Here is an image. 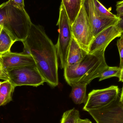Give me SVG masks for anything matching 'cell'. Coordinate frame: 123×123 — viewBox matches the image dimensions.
<instances>
[{"label":"cell","mask_w":123,"mask_h":123,"mask_svg":"<svg viewBox=\"0 0 123 123\" xmlns=\"http://www.w3.org/2000/svg\"><path fill=\"white\" fill-rule=\"evenodd\" d=\"M0 79L4 81H9V78L6 69L2 68L0 70Z\"/></svg>","instance_id":"obj_24"},{"label":"cell","mask_w":123,"mask_h":123,"mask_svg":"<svg viewBox=\"0 0 123 123\" xmlns=\"http://www.w3.org/2000/svg\"><path fill=\"white\" fill-rule=\"evenodd\" d=\"M121 68L117 67H109L105 69L100 76L99 81L112 77H118L119 78L121 74Z\"/></svg>","instance_id":"obj_18"},{"label":"cell","mask_w":123,"mask_h":123,"mask_svg":"<svg viewBox=\"0 0 123 123\" xmlns=\"http://www.w3.org/2000/svg\"><path fill=\"white\" fill-rule=\"evenodd\" d=\"M86 84L76 83L71 85L72 91L69 97L76 105L86 103L87 97L86 96Z\"/></svg>","instance_id":"obj_14"},{"label":"cell","mask_w":123,"mask_h":123,"mask_svg":"<svg viewBox=\"0 0 123 123\" xmlns=\"http://www.w3.org/2000/svg\"><path fill=\"white\" fill-rule=\"evenodd\" d=\"M79 118V112L75 108H74L64 113L61 123H77Z\"/></svg>","instance_id":"obj_17"},{"label":"cell","mask_w":123,"mask_h":123,"mask_svg":"<svg viewBox=\"0 0 123 123\" xmlns=\"http://www.w3.org/2000/svg\"><path fill=\"white\" fill-rule=\"evenodd\" d=\"M119 81L123 82V68H121V74L119 77Z\"/></svg>","instance_id":"obj_26"},{"label":"cell","mask_w":123,"mask_h":123,"mask_svg":"<svg viewBox=\"0 0 123 123\" xmlns=\"http://www.w3.org/2000/svg\"><path fill=\"white\" fill-rule=\"evenodd\" d=\"M57 25L58 27L59 35L55 46L58 57L60 61L61 67L62 69H64L66 66L69 48L73 37L71 25L62 2Z\"/></svg>","instance_id":"obj_4"},{"label":"cell","mask_w":123,"mask_h":123,"mask_svg":"<svg viewBox=\"0 0 123 123\" xmlns=\"http://www.w3.org/2000/svg\"><path fill=\"white\" fill-rule=\"evenodd\" d=\"M83 1L84 0H62L71 25L79 14Z\"/></svg>","instance_id":"obj_13"},{"label":"cell","mask_w":123,"mask_h":123,"mask_svg":"<svg viewBox=\"0 0 123 123\" xmlns=\"http://www.w3.org/2000/svg\"><path fill=\"white\" fill-rule=\"evenodd\" d=\"M7 4L20 9L25 10L24 0H9Z\"/></svg>","instance_id":"obj_21"},{"label":"cell","mask_w":123,"mask_h":123,"mask_svg":"<svg viewBox=\"0 0 123 123\" xmlns=\"http://www.w3.org/2000/svg\"><path fill=\"white\" fill-rule=\"evenodd\" d=\"M2 67L4 69L27 66H36L31 55L24 53H7L0 55Z\"/></svg>","instance_id":"obj_11"},{"label":"cell","mask_w":123,"mask_h":123,"mask_svg":"<svg viewBox=\"0 0 123 123\" xmlns=\"http://www.w3.org/2000/svg\"><path fill=\"white\" fill-rule=\"evenodd\" d=\"M1 28H2V26L0 25V32L1 30Z\"/></svg>","instance_id":"obj_29"},{"label":"cell","mask_w":123,"mask_h":123,"mask_svg":"<svg viewBox=\"0 0 123 123\" xmlns=\"http://www.w3.org/2000/svg\"><path fill=\"white\" fill-rule=\"evenodd\" d=\"M16 42L10 33L2 26L0 32V55L11 52L12 46Z\"/></svg>","instance_id":"obj_16"},{"label":"cell","mask_w":123,"mask_h":123,"mask_svg":"<svg viewBox=\"0 0 123 123\" xmlns=\"http://www.w3.org/2000/svg\"><path fill=\"white\" fill-rule=\"evenodd\" d=\"M87 53L72 37L68 51L65 68L76 66L82 60Z\"/></svg>","instance_id":"obj_12"},{"label":"cell","mask_w":123,"mask_h":123,"mask_svg":"<svg viewBox=\"0 0 123 123\" xmlns=\"http://www.w3.org/2000/svg\"><path fill=\"white\" fill-rule=\"evenodd\" d=\"M32 23L25 9L20 10L8 5L7 1L0 5V25L17 42L26 39Z\"/></svg>","instance_id":"obj_3"},{"label":"cell","mask_w":123,"mask_h":123,"mask_svg":"<svg viewBox=\"0 0 123 123\" xmlns=\"http://www.w3.org/2000/svg\"><path fill=\"white\" fill-rule=\"evenodd\" d=\"M83 4L92 27L94 37L111 26L116 25L119 18H105L100 16L96 11L93 0H84Z\"/></svg>","instance_id":"obj_9"},{"label":"cell","mask_w":123,"mask_h":123,"mask_svg":"<svg viewBox=\"0 0 123 123\" xmlns=\"http://www.w3.org/2000/svg\"><path fill=\"white\" fill-rule=\"evenodd\" d=\"M9 81L15 87L31 86L37 87L45 82L36 66H27L5 69Z\"/></svg>","instance_id":"obj_5"},{"label":"cell","mask_w":123,"mask_h":123,"mask_svg":"<svg viewBox=\"0 0 123 123\" xmlns=\"http://www.w3.org/2000/svg\"><path fill=\"white\" fill-rule=\"evenodd\" d=\"M105 51L87 53L75 66L64 68V76L68 84L76 83L88 85L94 79L99 77L108 66L105 61Z\"/></svg>","instance_id":"obj_2"},{"label":"cell","mask_w":123,"mask_h":123,"mask_svg":"<svg viewBox=\"0 0 123 123\" xmlns=\"http://www.w3.org/2000/svg\"><path fill=\"white\" fill-rule=\"evenodd\" d=\"M119 94L120 90L117 86L93 90L88 94L83 110L88 112L106 107L117 99L120 97Z\"/></svg>","instance_id":"obj_7"},{"label":"cell","mask_w":123,"mask_h":123,"mask_svg":"<svg viewBox=\"0 0 123 123\" xmlns=\"http://www.w3.org/2000/svg\"><path fill=\"white\" fill-rule=\"evenodd\" d=\"M77 123H92L89 119H81L80 118L78 119Z\"/></svg>","instance_id":"obj_25"},{"label":"cell","mask_w":123,"mask_h":123,"mask_svg":"<svg viewBox=\"0 0 123 123\" xmlns=\"http://www.w3.org/2000/svg\"><path fill=\"white\" fill-rule=\"evenodd\" d=\"M93 2L96 11L100 16L109 18L118 17L116 15L113 14L107 9L98 0H93Z\"/></svg>","instance_id":"obj_19"},{"label":"cell","mask_w":123,"mask_h":123,"mask_svg":"<svg viewBox=\"0 0 123 123\" xmlns=\"http://www.w3.org/2000/svg\"><path fill=\"white\" fill-rule=\"evenodd\" d=\"M120 100L121 102L123 105V89H122V92H121V94L120 96Z\"/></svg>","instance_id":"obj_27"},{"label":"cell","mask_w":123,"mask_h":123,"mask_svg":"<svg viewBox=\"0 0 123 123\" xmlns=\"http://www.w3.org/2000/svg\"><path fill=\"white\" fill-rule=\"evenodd\" d=\"M119 20L116 24V26L119 31L123 33V14L118 17Z\"/></svg>","instance_id":"obj_23"},{"label":"cell","mask_w":123,"mask_h":123,"mask_svg":"<svg viewBox=\"0 0 123 123\" xmlns=\"http://www.w3.org/2000/svg\"><path fill=\"white\" fill-rule=\"evenodd\" d=\"M24 44L23 52L31 55L45 82L53 87L59 84L58 63L56 46L45 33L44 27L32 23Z\"/></svg>","instance_id":"obj_1"},{"label":"cell","mask_w":123,"mask_h":123,"mask_svg":"<svg viewBox=\"0 0 123 123\" xmlns=\"http://www.w3.org/2000/svg\"><path fill=\"white\" fill-rule=\"evenodd\" d=\"M73 38L88 53L89 47L94 39L92 27L84 4L71 25Z\"/></svg>","instance_id":"obj_6"},{"label":"cell","mask_w":123,"mask_h":123,"mask_svg":"<svg viewBox=\"0 0 123 123\" xmlns=\"http://www.w3.org/2000/svg\"><path fill=\"white\" fill-rule=\"evenodd\" d=\"M3 68L2 67V64H1V59L0 56V70Z\"/></svg>","instance_id":"obj_28"},{"label":"cell","mask_w":123,"mask_h":123,"mask_svg":"<svg viewBox=\"0 0 123 123\" xmlns=\"http://www.w3.org/2000/svg\"><path fill=\"white\" fill-rule=\"evenodd\" d=\"M122 34L116 25L108 27L94 37L89 47L88 53L105 51L110 43L115 38L120 37Z\"/></svg>","instance_id":"obj_10"},{"label":"cell","mask_w":123,"mask_h":123,"mask_svg":"<svg viewBox=\"0 0 123 123\" xmlns=\"http://www.w3.org/2000/svg\"></svg>","instance_id":"obj_30"},{"label":"cell","mask_w":123,"mask_h":123,"mask_svg":"<svg viewBox=\"0 0 123 123\" xmlns=\"http://www.w3.org/2000/svg\"><path fill=\"white\" fill-rule=\"evenodd\" d=\"M116 11L117 17L123 14V0L118 1L116 5Z\"/></svg>","instance_id":"obj_22"},{"label":"cell","mask_w":123,"mask_h":123,"mask_svg":"<svg viewBox=\"0 0 123 123\" xmlns=\"http://www.w3.org/2000/svg\"><path fill=\"white\" fill-rule=\"evenodd\" d=\"M15 87L9 81L0 83V107L6 105L12 101Z\"/></svg>","instance_id":"obj_15"},{"label":"cell","mask_w":123,"mask_h":123,"mask_svg":"<svg viewBox=\"0 0 123 123\" xmlns=\"http://www.w3.org/2000/svg\"><path fill=\"white\" fill-rule=\"evenodd\" d=\"M120 97L106 107L87 112L97 123H123V105Z\"/></svg>","instance_id":"obj_8"},{"label":"cell","mask_w":123,"mask_h":123,"mask_svg":"<svg viewBox=\"0 0 123 123\" xmlns=\"http://www.w3.org/2000/svg\"><path fill=\"white\" fill-rule=\"evenodd\" d=\"M120 38L118 40L117 42V46L118 48L120 54V65L119 67L122 68L123 67V35L122 34Z\"/></svg>","instance_id":"obj_20"}]
</instances>
